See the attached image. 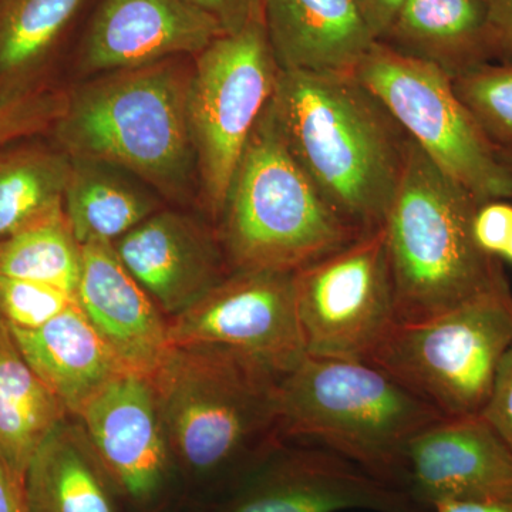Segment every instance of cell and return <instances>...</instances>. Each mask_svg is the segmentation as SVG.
Instances as JSON below:
<instances>
[{
	"label": "cell",
	"instance_id": "obj_7",
	"mask_svg": "<svg viewBox=\"0 0 512 512\" xmlns=\"http://www.w3.org/2000/svg\"><path fill=\"white\" fill-rule=\"evenodd\" d=\"M512 343L508 279L457 308L416 323H396L369 362L444 419L481 416Z\"/></svg>",
	"mask_w": 512,
	"mask_h": 512
},
{
	"label": "cell",
	"instance_id": "obj_16",
	"mask_svg": "<svg viewBox=\"0 0 512 512\" xmlns=\"http://www.w3.org/2000/svg\"><path fill=\"white\" fill-rule=\"evenodd\" d=\"M113 247L168 319L200 301L232 272L217 228L184 212L161 208Z\"/></svg>",
	"mask_w": 512,
	"mask_h": 512
},
{
	"label": "cell",
	"instance_id": "obj_21",
	"mask_svg": "<svg viewBox=\"0 0 512 512\" xmlns=\"http://www.w3.org/2000/svg\"><path fill=\"white\" fill-rule=\"evenodd\" d=\"M379 42L453 79L494 62L485 0H406Z\"/></svg>",
	"mask_w": 512,
	"mask_h": 512
},
{
	"label": "cell",
	"instance_id": "obj_26",
	"mask_svg": "<svg viewBox=\"0 0 512 512\" xmlns=\"http://www.w3.org/2000/svg\"><path fill=\"white\" fill-rule=\"evenodd\" d=\"M82 244L64 207L0 241V274L56 286L76 296Z\"/></svg>",
	"mask_w": 512,
	"mask_h": 512
},
{
	"label": "cell",
	"instance_id": "obj_6",
	"mask_svg": "<svg viewBox=\"0 0 512 512\" xmlns=\"http://www.w3.org/2000/svg\"><path fill=\"white\" fill-rule=\"evenodd\" d=\"M215 228L232 272H298L363 237L292 156L271 101L235 168Z\"/></svg>",
	"mask_w": 512,
	"mask_h": 512
},
{
	"label": "cell",
	"instance_id": "obj_10",
	"mask_svg": "<svg viewBox=\"0 0 512 512\" xmlns=\"http://www.w3.org/2000/svg\"><path fill=\"white\" fill-rule=\"evenodd\" d=\"M295 301L306 355L369 362L396 325L383 229L296 272Z\"/></svg>",
	"mask_w": 512,
	"mask_h": 512
},
{
	"label": "cell",
	"instance_id": "obj_29",
	"mask_svg": "<svg viewBox=\"0 0 512 512\" xmlns=\"http://www.w3.org/2000/svg\"><path fill=\"white\" fill-rule=\"evenodd\" d=\"M66 103L67 90L50 86L0 107V146L18 138L49 133L62 116Z\"/></svg>",
	"mask_w": 512,
	"mask_h": 512
},
{
	"label": "cell",
	"instance_id": "obj_35",
	"mask_svg": "<svg viewBox=\"0 0 512 512\" xmlns=\"http://www.w3.org/2000/svg\"><path fill=\"white\" fill-rule=\"evenodd\" d=\"M431 512H512V500L456 501L436 505Z\"/></svg>",
	"mask_w": 512,
	"mask_h": 512
},
{
	"label": "cell",
	"instance_id": "obj_22",
	"mask_svg": "<svg viewBox=\"0 0 512 512\" xmlns=\"http://www.w3.org/2000/svg\"><path fill=\"white\" fill-rule=\"evenodd\" d=\"M110 487L82 424L70 417L37 448L23 480L28 512H117Z\"/></svg>",
	"mask_w": 512,
	"mask_h": 512
},
{
	"label": "cell",
	"instance_id": "obj_14",
	"mask_svg": "<svg viewBox=\"0 0 512 512\" xmlns=\"http://www.w3.org/2000/svg\"><path fill=\"white\" fill-rule=\"evenodd\" d=\"M224 33L187 0H99L80 40L77 69L99 76L195 57Z\"/></svg>",
	"mask_w": 512,
	"mask_h": 512
},
{
	"label": "cell",
	"instance_id": "obj_28",
	"mask_svg": "<svg viewBox=\"0 0 512 512\" xmlns=\"http://www.w3.org/2000/svg\"><path fill=\"white\" fill-rule=\"evenodd\" d=\"M76 303L56 286L0 274V319L12 329L35 330Z\"/></svg>",
	"mask_w": 512,
	"mask_h": 512
},
{
	"label": "cell",
	"instance_id": "obj_5",
	"mask_svg": "<svg viewBox=\"0 0 512 512\" xmlns=\"http://www.w3.org/2000/svg\"><path fill=\"white\" fill-rule=\"evenodd\" d=\"M278 416L282 436L311 440L402 491L407 446L444 419L373 363L311 356L279 380Z\"/></svg>",
	"mask_w": 512,
	"mask_h": 512
},
{
	"label": "cell",
	"instance_id": "obj_37",
	"mask_svg": "<svg viewBox=\"0 0 512 512\" xmlns=\"http://www.w3.org/2000/svg\"><path fill=\"white\" fill-rule=\"evenodd\" d=\"M500 150V148H498ZM501 157H503L504 163L510 168L512 173V150H500Z\"/></svg>",
	"mask_w": 512,
	"mask_h": 512
},
{
	"label": "cell",
	"instance_id": "obj_25",
	"mask_svg": "<svg viewBox=\"0 0 512 512\" xmlns=\"http://www.w3.org/2000/svg\"><path fill=\"white\" fill-rule=\"evenodd\" d=\"M42 136L0 146V241L63 207L72 158Z\"/></svg>",
	"mask_w": 512,
	"mask_h": 512
},
{
	"label": "cell",
	"instance_id": "obj_17",
	"mask_svg": "<svg viewBox=\"0 0 512 512\" xmlns=\"http://www.w3.org/2000/svg\"><path fill=\"white\" fill-rule=\"evenodd\" d=\"M76 301L128 372L150 377L168 349V319L120 261L111 242L82 245Z\"/></svg>",
	"mask_w": 512,
	"mask_h": 512
},
{
	"label": "cell",
	"instance_id": "obj_30",
	"mask_svg": "<svg viewBox=\"0 0 512 512\" xmlns=\"http://www.w3.org/2000/svg\"><path fill=\"white\" fill-rule=\"evenodd\" d=\"M481 416L512 450V343L498 367L490 399Z\"/></svg>",
	"mask_w": 512,
	"mask_h": 512
},
{
	"label": "cell",
	"instance_id": "obj_20",
	"mask_svg": "<svg viewBox=\"0 0 512 512\" xmlns=\"http://www.w3.org/2000/svg\"><path fill=\"white\" fill-rule=\"evenodd\" d=\"M89 0H0V107L50 87L67 37Z\"/></svg>",
	"mask_w": 512,
	"mask_h": 512
},
{
	"label": "cell",
	"instance_id": "obj_12",
	"mask_svg": "<svg viewBox=\"0 0 512 512\" xmlns=\"http://www.w3.org/2000/svg\"><path fill=\"white\" fill-rule=\"evenodd\" d=\"M427 512L409 494L322 447L272 448L241 477L224 512Z\"/></svg>",
	"mask_w": 512,
	"mask_h": 512
},
{
	"label": "cell",
	"instance_id": "obj_24",
	"mask_svg": "<svg viewBox=\"0 0 512 512\" xmlns=\"http://www.w3.org/2000/svg\"><path fill=\"white\" fill-rule=\"evenodd\" d=\"M69 416L0 319V456L23 484L37 448Z\"/></svg>",
	"mask_w": 512,
	"mask_h": 512
},
{
	"label": "cell",
	"instance_id": "obj_2",
	"mask_svg": "<svg viewBox=\"0 0 512 512\" xmlns=\"http://www.w3.org/2000/svg\"><path fill=\"white\" fill-rule=\"evenodd\" d=\"M188 59L99 74L67 92L63 114L47 134L69 157L106 161L165 200H190L200 185L188 111Z\"/></svg>",
	"mask_w": 512,
	"mask_h": 512
},
{
	"label": "cell",
	"instance_id": "obj_13",
	"mask_svg": "<svg viewBox=\"0 0 512 512\" xmlns=\"http://www.w3.org/2000/svg\"><path fill=\"white\" fill-rule=\"evenodd\" d=\"M74 419L111 485L138 503L157 497L170 471L171 448L150 377L121 373Z\"/></svg>",
	"mask_w": 512,
	"mask_h": 512
},
{
	"label": "cell",
	"instance_id": "obj_3",
	"mask_svg": "<svg viewBox=\"0 0 512 512\" xmlns=\"http://www.w3.org/2000/svg\"><path fill=\"white\" fill-rule=\"evenodd\" d=\"M480 204L410 140L382 225L396 323L436 318L507 279L503 261L481 251L474 239Z\"/></svg>",
	"mask_w": 512,
	"mask_h": 512
},
{
	"label": "cell",
	"instance_id": "obj_34",
	"mask_svg": "<svg viewBox=\"0 0 512 512\" xmlns=\"http://www.w3.org/2000/svg\"><path fill=\"white\" fill-rule=\"evenodd\" d=\"M0 512H28L25 491L8 464L0 456Z\"/></svg>",
	"mask_w": 512,
	"mask_h": 512
},
{
	"label": "cell",
	"instance_id": "obj_15",
	"mask_svg": "<svg viewBox=\"0 0 512 512\" xmlns=\"http://www.w3.org/2000/svg\"><path fill=\"white\" fill-rule=\"evenodd\" d=\"M404 463V491L424 510L512 500V450L483 416L431 424L410 441Z\"/></svg>",
	"mask_w": 512,
	"mask_h": 512
},
{
	"label": "cell",
	"instance_id": "obj_9",
	"mask_svg": "<svg viewBox=\"0 0 512 512\" xmlns=\"http://www.w3.org/2000/svg\"><path fill=\"white\" fill-rule=\"evenodd\" d=\"M278 63L262 10L192 57L188 111L202 207L217 224L232 175L252 131L274 97Z\"/></svg>",
	"mask_w": 512,
	"mask_h": 512
},
{
	"label": "cell",
	"instance_id": "obj_1",
	"mask_svg": "<svg viewBox=\"0 0 512 512\" xmlns=\"http://www.w3.org/2000/svg\"><path fill=\"white\" fill-rule=\"evenodd\" d=\"M286 146L359 234L382 228L410 137L355 74L279 72L271 100Z\"/></svg>",
	"mask_w": 512,
	"mask_h": 512
},
{
	"label": "cell",
	"instance_id": "obj_18",
	"mask_svg": "<svg viewBox=\"0 0 512 512\" xmlns=\"http://www.w3.org/2000/svg\"><path fill=\"white\" fill-rule=\"evenodd\" d=\"M281 72L355 74L377 40L353 0H261Z\"/></svg>",
	"mask_w": 512,
	"mask_h": 512
},
{
	"label": "cell",
	"instance_id": "obj_36",
	"mask_svg": "<svg viewBox=\"0 0 512 512\" xmlns=\"http://www.w3.org/2000/svg\"><path fill=\"white\" fill-rule=\"evenodd\" d=\"M500 261L510 262L512 264V220L508 225L507 234H505L503 251H501Z\"/></svg>",
	"mask_w": 512,
	"mask_h": 512
},
{
	"label": "cell",
	"instance_id": "obj_23",
	"mask_svg": "<svg viewBox=\"0 0 512 512\" xmlns=\"http://www.w3.org/2000/svg\"><path fill=\"white\" fill-rule=\"evenodd\" d=\"M161 200L154 188L117 165L72 158L63 207L82 245L94 241L113 244L160 211Z\"/></svg>",
	"mask_w": 512,
	"mask_h": 512
},
{
	"label": "cell",
	"instance_id": "obj_33",
	"mask_svg": "<svg viewBox=\"0 0 512 512\" xmlns=\"http://www.w3.org/2000/svg\"><path fill=\"white\" fill-rule=\"evenodd\" d=\"M353 2L365 20L367 28L379 42L392 28L394 19L399 15L406 0H353Z\"/></svg>",
	"mask_w": 512,
	"mask_h": 512
},
{
	"label": "cell",
	"instance_id": "obj_11",
	"mask_svg": "<svg viewBox=\"0 0 512 512\" xmlns=\"http://www.w3.org/2000/svg\"><path fill=\"white\" fill-rule=\"evenodd\" d=\"M296 272L234 271L200 301L168 319L171 346L235 350L285 376L305 359L295 301Z\"/></svg>",
	"mask_w": 512,
	"mask_h": 512
},
{
	"label": "cell",
	"instance_id": "obj_27",
	"mask_svg": "<svg viewBox=\"0 0 512 512\" xmlns=\"http://www.w3.org/2000/svg\"><path fill=\"white\" fill-rule=\"evenodd\" d=\"M453 80L488 140L500 150H512V64H481Z\"/></svg>",
	"mask_w": 512,
	"mask_h": 512
},
{
	"label": "cell",
	"instance_id": "obj_4",
	"mask_svg": "<svg viewBox=\"0 0 512 512\" xmlns=\"http://www.w3.org/2000/svg\"><path fill=\"white\" fill-rule=\"evenodd\" d=\"M281 377L235 350L171 346L150 376L171 454L197 476L251 470L281 434Z\"/></svg>",
	"mask_w": 512,
	"mask_h": 512
},
{
	"label": "cell",
	"instance_id": "obj_19",
	"mask_svg": "<svg viewBox=\"0 0 512 512\" xmlns=\"http://www.w3.org/2000/svg\"><path fill=\"white\" fill-rule=\"evenodd\" d=\"M9 329L26 362L56 394L70 417L79 416L107 383L128 372L77 301L42 328Z\"/></svg>",
	"mask_w": 512,
	"mask_h": 512
},
{
	"label": "cell",
	"instance_id": "obj_31",
	"mask_svg": "<svg viewBox=\"0 0 512 512\" xmlns=\"http://www.w3.org/2000/svg\"><path fill=\"white\" fill-rule=\"evenodd\" d=\"M217 20L225 33H235L261 12V0H187Z\"/></svg>",
	"mask_w": 512,
	"mask_h": 512
},
{
	"label": "cell",
	"instance_id": "obj_8",
	"mask_svg": "<svg viewBox=\"0 0 512 512\" xmlns=\"http://www.w3.org/2000/svg\"><path fill=\"white\" fill-rule=\"evenodd\" d=\"M355 76L443 173L478 201L512 200V173L460 100L450 74L375 42Z\"/></svg>",
	"mask_w": 512,
	"mask_h": 512
},
{
	"label": "cell",
	"instance_id": "obj_32",
	"mask_svg": "<svg viewBox=\"0 0 512 512\" xmlns=\"http://www.w3.org/2000/svg\"><path fill=\"white\" fill-rule=\"evenodd\" d=\"M495 63L512 64V0H485Z\"/></svg>",
	"mask_w": 512,
	"mask_h": 512
}]
</instances>
